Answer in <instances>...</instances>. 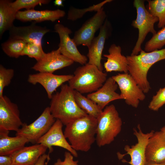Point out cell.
<instances>
[{
	"instance_id": "21",
	"label": "cell",
	"mask_w": 165,
	"mask_h": 165,
	"mask_svg": "<svg viewBox=\"0 0 165 165\" xmlns=\"http://www.w3.org/2000/svg\"><path fill=\"white\" fill-rule=\"evenodd\" d=\"M66 14L64 11L58 9L55 10H37L33 9L18 11L16 19L23 22L34 21L41 22L45 21L54 22L64 17Z\"/></svg>"
},
{
	"instance_id": "37",
	"label": "cell",
	"mask_w": 165,
	"mask_h": 165,
	"mask_svg": "<svg viewBox=\"0 0 165 165\" xmlns=\"http://www.w3.org/2000/svg\"><path fill=\"white\" fill-rule=\"evenodd\" d=\"M145 165H165V162L160 163H152L146 162Z\"/></svg>"
},
{
	"instance_id": "5",
	"label": "cell",
	"mask_w": 165,
	"mask_h": 165,
	"mask_svg": "<svg viewBox=\"0 0 165 165\" xmlns=\"http://www.w3.org/2000/svg\"><path fill=\"white\" fill-rule=\"evenodd\" d=\"M96 141L101 147L110 144L119 134L122 121L115 106H106L97 118Z\"/></svg>"
},
{
	"instance_id": "6",
	"label": "cell",
	"mask_w": 165,
	"mask_h": 165,
	"mask_svg": "<svg viewBox=\"0 0 165 165\" xmlns=\"http://www.w3.org/2000/svg\"><path fill=\"white\" fill-rule=\"evenodd\" d=\"M145 2L143 0H134L133 2L137 15L136 19L132 21L131 25L138 29V35L131 55H137L142 50L141 45L149 33L154 35L157 32L154 27L155 23L158 21V19L148 12L145 7Z\"/></svg>"
},
{
	"instance_id": "23",
	"label": "cell",
	"mask_w": 165,
	"mask_h": 165,
	"mask_svg": "<svg viewBox=\"0 0 165 165\" xmlns=\"http://www.w3.org/2000/svg\"><path fill=\"white\" fill-rule=\"evenodd\" d=\"M9 131L0 130V156L11 155L24 147L28 142L25 138L9 136Z\"/></svg>"
},
{
	"instance_id": "12",
	"label": "cell",
	"mask_w": 165,
	"mask_h": 165,
	"mask_svg": "<svg viewBox=\"0 0 165 165\" xmlns=\"http://www.w3.org/2000/svg\"><path fill=\"white\" fill-rule=\"evenodd\" d=\"M63 124L58 119H56L50 128L38 141L37 144H42L48 148L49 153L53 151V147L56 146L66 149L76 157L78 156L76 151L71 147L66 139L62 131Z\"/></svg>"
},
{
	"instance_id": "24",
	"label": "cell",
	"mask_w": 165,
	"mask_h": 165,
	"mask_svg": "<svg viewBox=\"0 0 165 165\" xmlns=\"http://www.w3.org/2000/svg\"><path fill=\"white\" fill-rule=\"evenodd\" d=\"M12 2L9 0H0V36L14 25L13 23L17 12L11 6Z\"/></svg>"
},
{
	"instance_id": "9",
	"label": "cell",
	"mask_w": 165,
	"mask_h": 165,
	"mask_svg": "<svg viewBox=\"0 0 165 165\" xmlns=\"http://www.w3.org/2000/svg\"><path fill=\"white\" fill-rule=\"evenodd\" d=\"M107 18L103 7L87 20L75 33L72 38L77 46L81 45L88 48L94 38L96 32L103 25Z\"/></svg>"
},
{
	"instance_id": "14",
	"label": "cell",
	"mask_w": 165,
	"mask_h": 165,
	"mask_svg": "<svg viewBox=\"0 0 165 165\" xmlns=\"http://www.w3.org/2000/svg\"><path fill=\"white\" fill-rule=\"evenodd\" d=\"M74 62L60 52L58 48L47 53L31 68L39 72L53 73L55 71L69 66Z\"/></svg>"
},
{
	"instance_id": "20",
	"label": "cell",
	"mask_w": 165,
	"mask_h": 165,
	"mask_svg": "<svg viewBox=\"0 0 165 165\" xmlns=\"http://www.w3.org/2000/svg\"><path fill=\"white\" fill-rule=\"evenodd\" d=\"M146 162H165V135L161 131L154 133L148 141L145 151Z\"/></svg>"
},
{
	"instance_id": "25",
	"label": "cell",
	"mask_w": 165,
	"mask_h": 165,
	"mask_svg": "<svg viewBox=\"0 0 165 165\" xmlns=\"http://www.w3.org/2000/svg\"><path fill=\"white\" fill-rule=\"evenodd\" d=\"M74 95L77 105L87 115L97 119L102 112L97 104L82 94L74 90Z\"/></svg>"
},
{
	"instance_id": "38",
	"label": "cell",
	"mask_w": 165,
	"mask_h": 165,
	"mask_svg": "<svg viewBox=\"0 0 165 165\" xmlns=\"http://www.w3.org/2000/svg\"><path fill=\"white\" fill-rule=\"evenodd\" d=\"M54 4L55 6H63V1L62 0H55L54 2Z\"/></svg>"
},
{
	"instance_id": "17",
	"label": "cell",
	"mask_w": 165,
	"mask_h": 165,
	"mask_svg": "<svg viewBox=\"0 0 165 165\" xmlns=\"http://www.w3.org/2000/svg\"><path fill=\"white\" fill-rule=\"evenodd\" d=\"M9 31L10 38L21 40L27 43L34 42L41 44L42 38L50 30L46 27L36 25L34 23L27 26L13 25Z\"/></svg>"
},
{
	"instance_id": "27",
	"label": "cell",
	"mask_w": 165,
	"mask_h": 165,
	"mask_svg": "<svg viewBox=\"0 0 165 165\" xmlns=\"http://www.w3.org/2000/svg\"><path fill=\"white\" fill-rule=\"evenodd\" d=\"M27 43L21 40L9 38L2 44L1 47L3 51L7 56L17 58L21 56Z\"/></svg>"
},
{
	"instance_id": "11",
	"label": "cell",
	"mask_w": 165,
	"mask_h": 165,
	"mask_svg": "<svg viewBox=\"0 0 165 165\" xmlns=\"http://www.w3.org/2000/svg\"><path fill=\"white\" fill-rule=\"evenodd\" d=\"M17 105L7 96L0 97V130L17 132L23 125Z\"/></svg>"
},
{
	"instance_id": "7",
	"label": "cell",
	"mask_w": 165,
	"mask_h": 165,
	"mask_svg": "<svg viewBox=\"0 0 165 165\" xmlns=\"http://www.w3.org/2000/svg\"><path fill=\"white\" fill-rule=\"evenodd\" d=\"M56 120L50 112L49 107H46L33 122L28 125L23 123L16 132V136L24 137L28 142L37 144L38 140L49 130Z\"/></svg>"
},
{
	"instance_id": "30",
	"label": "cell",
	"mask_w": 165,
	"mask_h": 165,
	"mask_svg": "<svg viewBox=\"0 0 165 165\" xmlns=\"http://www.w3.org/2000/svg\"><path fill=\"white\" fill-rule=\"evenodd\" d=\"M45 53L42 49L41 44L29 42L27 43L21 53V56L26 55L35 58L38 61L44 56Z\"/></svg>"
},
{
	"instance_id": "16",
	"label": "cell",
	"mask_w": 165,
	"mask_h": 165,
	"mask_svg": "<svg viewBox=\"0 0 165 165\" xmlns=\"http://www.w3.org/2000/svg\"><path fill=\"white\" fill-rule=\"evenodd\" d=\"M138 130L134 129V134L138 140V142L130 147L128 145L124 147L126 154L129 155L130 160L126 162L130 165H145L146 162L145 151L146 146L150 138L154 131L144 133L142 131L139 124L138 126Z\"/></svg>"
},
{
	"instance_id": "18",
	"label": "cell",
	"mask_w": 165,
	"mask_h": 165,
	"mask_svg": "<svg viewBox=\"0 0 165 165\" xmlns=\"http://www.w3.org/2000/svg\"><path fill=\"white\" fill-rule=\"evenodd\" d=\"M118 86L112 77L107 79L102 86L96 91L90 93L87 97L96 103L103 110L111 102L122 99L120 94L117 93Z\"/></svg>"
},
{
	"instance_id": "39",
	"label": "cell",
	"mask_w": 165,
	"mask_h": 165,
	"mask_svg": "<svg viewBox=\"0 0 165 165\" xmlns=\"http://www.w3.org/2000/svg\"><path fill=\"white\" fill-rule=\"evenodd\" d=\"M161 131L165 135V126L163 127L161 129Z\"/></svg>"
},
{
	"instance_id": "28",
	"label": "cell",
	"mask_w": 165,
	"mask_h": 165,
	"mask_svg": "<svg viewBox=\"0 0 165 165\" xmlns=\"http://www.w3.org/2000/svg\"><path fill=\"white\" fill-rule=\"evenodd\" d=\"M112 0H105L84 9H79L72 7L68 11L67 19L72 21H75L82 18L84 15L88 12H97L103 8V6Z\"/></svg>"
},
{
	"instance_id": "13",
	"label": "cell",
	"mask_w": 165,
	"mask_h": 165,
	"mask_svg": "<svg viewBox=\"0 0 165 165\" xmlns=\"http://www.w3.org/2000/svg\"><path fill=\"white\" fill-rule=\"evenodd\" d=\"M99 31L98 35L94 37L88 48L87 56L88 64L96 66L103 71V68L101 62L102 52L105 41L111 35L112 31L111 24L107 18Z\"/></svg>"
},
{
	"instance_id": "15",
	"label": "cell",
	"mask_w": 165,
	"mask_h": 165,
	"mask_svg": "<svg viewBox=\"0 0 165 165\" xmlns=\"http://www.w3.org/2000/svg\"><path fill=\"white\" fill-rule=\"evenodd\" d=\"M73 75H57L48 72H39L30 74L28 76V82L34 85L40 84L44 88L48 97L51 99L53 93L57 88L64 82L69 81Z\"/></svg>"
},
{
	"instance_id": "8",
	"label": "cell",
	"mask_w": 165,
	"mask_h": 165,
	"mask_svg": "<svg viewBox=\"0 0 165 165\" xmlns=\"http://www.w3.org/2000/svg\"><path fill=\"white\" fill-rule=\"evenodd\" d=\"M112 77L120 89L122 99L124 100L127 105L137 108L140 101L144 100L145 96L132 77L128 73H124Z\"/></svg>"
},
{
	"instance_id": "22",
	"label": "cell",
	"mask_w": 165,
	"mask_h": 165,
	"mask_svg": "<svg viewBox=\"0 0 165 165\" xmlns=\"http://www.w3.org/2000/svg\"><path fill=\"white\" fill-rule=\"evenodd\" d=\"M108 54L103 56L107 58L104 66L106 71L123 72L128 73V62L127 57L121 54V48L119 46L112 44L108 50Z\"/></svg>"
},
{
	"instance_id": "29",
	"label": "cell",
	"mask_w": 165,
	"mask_h": 165,
	"mask_svg": "<svg viewBox=\"0 0 165 165\" xmlns=\"http://www.w3.org/2000/svg\"><path fill=\"white\" fill-rule=\"evenodd\" d=\"M165 45V26L158 31L145 43L144 51L150 52L160 50Z\"/></svg>"
},
{
	"instance_id": "32",
	"label": "cell",
	"mask_w": 165,
	"mask_h": 165,
	"mask_svg": "<svg viewBox=\"0 0 165 165\" xmlns=\"http://www.w3.org/2000/svg\"><path fill=\"white\" fill-rule=\"evenodd\" d=\"M14 74L12 69H7L0 65V97H2L4 88L10 83Z\"/></svg>"
},
{
	"instance_id": "1",
	"label": "cell",
	"mask_w": 165,
	"mask_h": 165,
	"mask_svg": "<svg viewBox=\"0 0 165 165\" xmlns=\"http://www.w3.org/2000/svg\"><path fill=\"white\" fill-rule=\"evenodd\" d=\"M97 119L89 115L78 118L66 126L64 134L76 151L87 152L96 141Z\"/></svg>"
},
{
	"instance_id": "19",
	"label": "cell",
	"mask_w": 165,
	"mask_h": 165,
	"mask_svg": "<svg viewBox=\"0 0 165 165\" xmlns=\"http://www.w3.org/2000/svg\"><path fill=\"white\" fill-rule=\"evenodd\" d=\"M47 149V147L40 144L24 146L10 155L12 165H35Z\"/></svg>"
},
{
	"instance_id": "26",
	"label": "cell",
	"mask_w": 165,
	"mask_h": 165,
	"mask_svg": "<svg viewBox=\"0 0 165 165\" xmlns=\"http://www.w3.org/2000/svg\"><path fill=\"white\" fill-rule=\"evenodd\" d=\"M147 1L148 2L147 9L151 14L158 19V28L165 26V0Z\"/></svg>"
},
{
	"instance_id": "3",
	"label": "cell",
	"mask_w": 165,
	"mask_h": 165,
	"mask_svg": "<svg viewBox=\"0 0 165 165\" xmlns=\"http://www.w3.org/2000/svg\"><path fill=\"white\" fill-rule=\"evenodd\" d=\"M128 71L145 93L151 87L147 75L150 68L157 62L165 59V48L150 52L143 50L139 54L127 56Z\"/></svg>"
},
{
	"instance_id": "31",
	"label": "cell",
	"mask_w": 165,
	"mask_h": 165,
	"mask_svg": "<svg viewBox=\"0 0 165 165\" xmlns=\"http://www.w3.org/2000/svg\"><path fill=\"white\" fill-rule=\"evenodd\" d=\"M51 1L50 0H16L12 2L11 5L13 8L17 12L22 9H31L38 5L47 4Z\"/></svg>"
},
{
	"instance_id": "34",
	"label": "cell",
	"mask_w": 165,
	"mask_h": 165,
	"mask_svg": "<svg viewBox=\"0 0 165 165\" xmlns=\"http://www.w3.org/2000/svg\"><path fill=\"white\" fill-rule=\"evenodd\" d=\"M73 156L69 152L66 151L64 154V159L63 161L59 158L57 159L54 165H78V161L74 160Z\"/></svg>"
},
{
	"instance_id": "10",
	"label": "cell",
	"mask_w": 165,
	"mask_h": 165,
	"mask_svg": "<svg viewBox=\"0 0 165 165\" xmlns=\"http://www.w3.org/2000/svg\"><path fill=\"white\" fill-rule=\"evenodd\" d=\"M54 29L59 37L60 42L58 49L61 53L74 62L82 65L87 63L88 58L80 53L73 39L69 36L72 33L71 30L60 23L55 25Z\"/></svg>"
},
{
	"instance_id": "33",
	"label": "cell",
	"mask_w": 165,
	"mask_h": 165,
	"mask_svg": "<svg viewBox=\"0 0 165 165\" xmlns=\"http://www.w3.org/2000/svg\"><path fill=\"white\" fill-rule=\"evenodd\" d=\"M165 105V87L160 88L154 96L148 105L149 108L153 111H157Z\"/></svg>"
},
{
	"instance_id": "4",
	"label": "cell",
	"mask_w": 165,
	"mask_h": 165,
	"mask_svg": "<svg viewBox=\"0 0 165 165\" xmlns=\"http://www.w3.org/2000/svg\"><path fill=\"white\" fill-rule=\"evenodd\" d=\"M107 74L96 66L88 63L76 68L69 86L80 93L94 92L101 88L107 80Z\"/></svg>"
},
{
	"instance_id": "35",
	"label": "cell",
	"mask_w": 165,
	"mask_h": 165,
	"mask_svg": "<svg viewBox=\"0 0 165 165\" xmlns=\"http://www.w3.org/2000/svg\"><path fill=\"white\" fill-rule=\"evenodd\" d=\"M0 165H12L10 156H0Z\"/></svg>"
},
{
	"instance_id": "2",
	"label": "cell",
	"mask_w": 165,
	"mask_h": 165,
	"mask_svg": "<svg viewBox=\"0 0 165 165\" xmlns=\"http://www.w3.org/2000/svg\"><path fill=\"white\" fill-rule=\"evenodd\" d=\"M74 94L73 89L68 85L63 84L60 90L53 94L51 99L49 108L52 115L65 125L88 115L77 104Z\"/></svg>"
},
{
	"instance_id": "36",
	"label": "cell",
	"mask_w": 165,
	"mask_h": 165,
	"mask_svg": "<svg viewBox=\"0 0 165 165\" xmlns=\"http://www.w3.org/2000/svg\"><path fill=\"white\" fill-rule=\"evenodd\" d=\"M46 159L50 160V157L49 155L45 153L41 156L35 165H45Z\"/></svg>"
}]
</instances>
